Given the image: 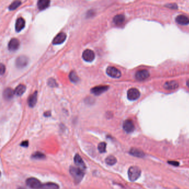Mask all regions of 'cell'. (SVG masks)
Wrapping results in <instances>:
<instances>
[{"label":"cell","instance_id":"1","mask_svg":"<svg viewBox=\"0 0 189 189\" xmlns=\"http://www.w3.org/2000/svg\"><path fill=\"white\" fill-rule=\"evenodd\" d=\"M69 173L76 183H79L82 181L84 175L82 169L78 167L71 166L69 168Z\"/></svg>","mask_w":189,"mask_h":189},{"label":"cell","instance_id":"2","mask_svg":"<svg viewBox=\"0 0 189 189\" xmlns=\"http://www.w3.org/2000/svg\"><path fill=\"white\" fill-rule=\"evenodd\" d=\"M141 170L136 166H131L128 170V177L131 181H135L137 180L141 175Z\"/></svg>","mask_w":189,"mask_h":189},{"label":"cell","instance_id":"3","mask_svg":"<svg viewBox=\"0 0 189 189\" xmlns=\"http://www.w3.org/2000/svg\"><path fill=\"white\" fill-rule=\"evenodd\" d=\"M26 185L32 189H41L42 187L41 182L35 177L28 178L26 181Z\"/></svg>","mask_w":189,"mask_h":189},{"label":"cell","instance_id":"4","mask_svg":"<svg viewBox=\"0 0 189 189\" xmlns=\"http://www.w3.org/2000/svg\"><path fill=\"white\" fill-rule=\"evenodd\" d=\"M29 62V59L25 55H20L16 59V67L18 68H22L27 66L28 63Z\"/></svg>","mask_w":189,"mask_h":189},{"label":"cell","instance_id":"5","mask_svg":"<svg viewBox=\"0 0 189 189\" xmlns=\"http://www.w3.org/2000/svg\"><path fill=\"white\" fill-rule=\"evenodd\" d=\"M106 74L114 78H119L121 77L120 71L114 67H108L106 69Z\"/></svg>","mask_w":189,"mask_h":189},{"label":"cell","instance_id":"6","mask_svg":"<svg viewBox=\"0 0 189 189\" xmlns=\"http://www.w3.org/2000/svg\"><path fill=\"white\" fill-rule=\"evenodd\" d=\"M140 93L136 88H131L127 92V97L130 100H135L139 98Z\"/></svg>","mask_w":189,"mask_h":189},{"label":"cell","instance_id":"7","mask_svg":"<svg viewBox=\"0 0 189 189\" xmlns=\"http://www.w3.org/2000/svg\"><path fill=\"white\" fill-rule=\"evenodd\" d=\"M82 57L85 61L91 62L94 59L95 53L91 49H86L83 52Z\"/></svg>","mask_w":189,"mask_h":189},{"label":"cell","instance_id":"8","mask_svg":"<svg viewBox=\"0 0 189 189\" xmlns=\"http://www.w3.org/2000/svg\"><path fill=\"white\" fill-rule=\"evenodd\" d=\"M123 128L124 131L127 133H132L135 129L134 123L130 119L126 120L123 125Z\"/></svg>","mask_w":189,"mask_h":189},{"label":"cell","instance_id":"9","mask_svg":"<svg viewBox=\"0 0 189 189\" xmlns=\"http://www.w3.org/2000/svg\"><path fill=\"white\" fill-rule=\"evenodd\" d=\"M108 88L109 86H99L92 88L91 89V92L92 93L94 94L95 95H99L106 92L108 89Z\"/></svg>","mask_w":189,"mask_h":189},{"label":"cell","instance_id":"10","mask_svg":"<svg viewBox=\"0 0 189 189\" xmlns=\"http://www.w3.org/2000/svg\"><path fill=\"white\" fill-rule=\"evenodd\" d=\"M149 72L147 70H140L138 71L135 73V78L138 80H144L149 77Z\"/></svg>","mask_w":189,"mask_h":189},{"label":"cell","instance_id":"11","mask_svg":"<svg viewBox=\"0 0 189 189\" xmlns=\"http://www.w3.org/2000/svg\"><path fill=\"white\" fill-rule=\"evenodd\" d=\"M20 41L17 38H12L8 43V47L10 51H15L18 49L20 47Z\"/></svg>","mask_w":189,"mask_h":189},{"label":"cell","instance_id":"12","mask_svg":"<svg viewBox=\"0 0 189 189\" xmlns=\"http://www.w3.org/2000/svg\"><path fill=\"white\" fill-rule=\"evenodd\" d=\"M67 38V35L64 32H61L55 36L53 40V44H63Z\"/></svg>","mask_w":189,"mask_h":189},{"label":"cell","instance_id":"13","mask_svg":"<svg viewBox=\"0 0 189 189\" xmlns=\"http://www.w3.org/2000/svg\"><path fill=\"white\" fill-rule=\"evenodd\" d=\"M179 87V84L177 82L175 81V80H171V81H169L165 83L164 87V88L166 90H174L177 89Z\"/></svg>","mask_w":189,"mask_h":189},{"label":"cell","instance_id":"14","mask_svg":"<svg viewBox=\"0 0 189 189\" xmlns=\"http://www.w3.org/2000/svg\"><path fill=\"white\" fill-rule=\"evenodd\" d=\"M176 22L180 25H188L189 24V18L185 15H179L176 18Z\"/></svg>","mask_w":189,"mask_h":189},{"label":"cell","instance_id":"15","mask_svg":"<svg viewBox=\"0 0 189 189\" xmlns=\"http://www.w3.org/2000/svg\"><path fill=\"white\" fill-rule=\"evenodd\" d=\"M74 161H75V164L79 166V168L84 169H85L86 167V164L84 163V162H83L82 158L80 157V156L78 154H76L75 155V158H74Z\"/></svg>","mask_w":189,"mask_h":189},{"label":"cell","instance_id":"16","mask_svg":"<svg viewBox=\"0 0 189 189\" xmlns=\"http://www.w3.org/2000/svg\"><path fill=\"white\" fill-rule=\"evenodd\" d=\"M25 26V21L23 18L20 17L16 20L15 29L17 32H20Z\"/></svg>","mask_w":189,"mask_h":189},{"label":"cell","instance_id":"17","mask_svg":"<svg viewBox=\"0 0 189 189\" xmlns=\"http://www.w3.org/2000/svg\"><path fill=\"white\" fill-rule=\"evenodd\" d=\"M129 153L130 155L137 158H143L145 156L144 153L142 150L139 149L137 148H131L129 151Z\"/></svg>","mask_w":189,"mask_h":189},{"label":"cell","instance_id":"18","mask_svg":"<svg viewBox=\"0 0 189 189\" xmlns=\"http://www.w3.org/2000/svg\"><path fill=\"white\" fill-rule=\"evenodd\" d=\"M37 101V92L35 91L33 94H32L28 99V104L31 108L34 107Z\"/></svg>","mask_w":189,"mask_h":189},{"label":"cell","instance_id":"19","mask_svg":"<svg viewBox=\"0 0 189 189\" xmlns=\"http://www.w3.org/2000/svg\"><path fill=\"white\" fill-rule=\"evenodd\" d=\"M14 94H15V91H13L10 88H7L4 91L3 96L6 100H9L13 98Z\"/></svg>","mask_w":189,"mask_h":189},{"label":"cell","instance_id":"20","mask_svg":"<svg viewBox=\"0 0 189 189\" xmlns=\"http://www.w3.org/2000/svg\"><path fill=\"white\" fill-rule=\"evenodd\" d=\"M50 2L48 0H40L37 2V7L40 10H44L49 7Z\"/></svg>","mask_w":189,"mask_h":189},{"label":"cell","instance_id":"21","mask_svg":"<svg viewBox=\"0 0 189 189\" xmlns=\"http://www.w3.org/2000/svg\"><path fill=\"white\" fill-rule=\"evenodd\" d=\"M59 185L53 182H47L42 185L41 189H59Z\"/></svg>","mask_w":189,"mask_h":189},{"label":"cell","instance_id":"22","mask_svg":"<svg viewBox=\"0 0 189 189\" xmlns=\"http://www.w3.org/2000/svg\"><path fill=\"white\" fill-rule=\"evenodd\" d=\"M125 21V17L123 15H118L115 16L113 18V22L116 25H121Z\"/></svg>","mask_w":189,"mask_h":189},{"label":"cell","instance_id":"23","mask_svg":"<svg viewBox=\"0 0 189 189\" xmlns=\"http://www.w3.org/2000/svg\"><path fill=\"white\" fill-rule=\"evenodd\" d=\"M26 89V87L24 84H20L16 87L15 90V94L21 96L24 94V92Z\"/></svg>","mask_w":189,"mask_h":189},{"label":"cell","instance_id":"24","mask_svg":"<svg viewBox=\"0 0 189 189\" xmlns=\"http://www.w3.org/2000/svg\"><path fill=\"white\" fill-rule=\"evenodd\" d=\"M117 159L113 155L108 156L106 159V164L108 165H114L117 163Z\"/></svg>","mask_w":189,"mask_h":189},{"label":"cell","instance_id":"25","mask_svg":"<svg viewBox=\"0 0 189 189\" xmlns=\"http://www.w3.org/2000/svg\"><path fill=\"white\" fill-rule=\"evenodd\" d=\"M69 79L71 80V82H72L73 83H77L79 82V77L75 71L71 72L69 74Z\"/></svg>","mask_w":189,"mask_h":189},{"label":"cell","instance_id":"26","mask_svg":"<svg viewBox=\"0 0 189 189\" xmlns=\"http://www.w3.org/2000/svg\"><path fill=\"white\" fill-rule=\"evenodd\" d=\"M32 158H33V159H38V160L44 159L46 158V155L44 154H43L42 153L37 151V152H35L32 155Z\"/></svg>","mask_w":189,"mask_h":189},{"label":"cell","instance_id":"27","mask_svg":"<svg viewBox=\"0 0 189 189\" xmlns=\"http://www.w3.org/2000/svg\"><path fill=\"white\" fill-rule=\"evenodd\" d=\"M21 4V2L20 1H15L14 2H13L11 4H10V6H9L8 9L11 11L12 10H15L16 8H18L20 6V4Z\"/></svg>","mask_w":189,"mask_h":189},{"label":"cell","instance_id":"28","mask_svg":"<svg viewBox=\"0 0 189 189\" xmlns=\"http://www.w3.org/2000/svg\"><path fill=\"white\" fill-rule=\"evenodd\" d=\"M106 143L105 142H101L99 144L98 149L100 153H104L106 152Z\"/></svg>","mask_w":189,"mask_h":189},{"label":"cell","instance_id":"29","mask_svg":"<svg viewBox=\"0 0 189 189\" xmlns=\"http://www.w3.org/2000/svg\"><path fill=\"white\" fill-rule=\"evenodd\" d=\"M48 85L51 87H55L58 86L57 83L55 80L53 78H50L48 80Z\"/></svg>","mask_w":189,"mask_h":189},{"label":"cell","instance_id":"30","mask_svg":"<svg viewBox=\"0 0 189 189\" xmlns=\"http://www.w3.org/2000/svg\"><path fill=\"white\" fill-rule=\"evenodd\" d=\"M5 69H6L5 66H4V65L2 63H1V67H0L1 75H3L4 74V72H5Z\"/></svg>","mask_w":189,"mask_h":189},{"label":"cell","instance_id":"31","mask_svg":"<svg viewBox=\"0 0 189 189\" xmlns=\"http://www.w3.org/2000/svg\"><path fill=\"white\" fill-rule=\"evenodd\" d=\"M168 163L169 164L175 166H177L179 165V164H180L179 162H175V161H169V162H168Z\"/></svg>","mask_w":189,"mask_h":189},{"label":"cell","instance_id":"32","mask_svg":"<svg viewBox=\"0 0 189 189\" xmlns=\"http://www.w3.org/2000/svg\"><path fill=\"white\" fill-rule=\"evenodd\" d=\"M21 146H24V147H27L28 146V141L25 140V141L22 142L21 144Z\"/></svg>","mask_w":189,"mask_h":189},{"label":"cell","instance_id":"33","mask_svg":"<svg viewBox=\"0 0 189 189\" xmlns=\"http://www.w3.org/2000/svg\"><path fill=\"white\" fill-rule=\"evenodd\" d=\"M51 112L50 111H46V112H45L44 113V115L45 116V117H50L51 116Z\"/></svg>","mask_w":189,"mask_h":189},{"label":"cell","instance_id":"34","mask_svg":"<svg viewBox=\"0 0 189 189\" xmlns=\"http://www.w3.org/2000/svg\"><path fill=\"white\" fill-rule=\"evenodd\" d=\"M186 84H187V86L189 87V80H188L187 81V82H186Z\"/></svg>","mask_w":189,"mask_h":189},{"label":"cell","instance_id":"35","mask_svg":"<svg viewBox=\"0 0 189 189\" xmlns=\"http://www.w3.org/2000/svg\"><path fill=\"white\" fill-rule=\"evenodd\" d=\"M18 189H24V188H19Z\"/></svg>","mask_w":189,"mask_h":189}]
</instances>
